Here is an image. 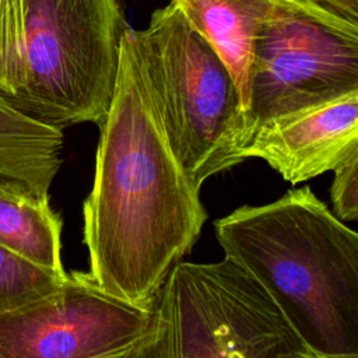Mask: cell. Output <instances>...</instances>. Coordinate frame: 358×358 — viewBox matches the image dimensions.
<instances>
[{"mask_svg": "<svg viewBox=\"0 0 358 358\" xmlns=\"http://www.w3.org/2000/svg\"><path fill=\"white\" fill-rule=\"evenodd\" d=\"M99 127L94 185L83 206L88 273L110 295L154 301L197 241L207 214L200 189L165 138L130 27Z\"/></svg>", "mask_w": 358, "mask_h": 358, "instance_id": "obj_1", "label": "cell"}, {"mask_svg": "<svg viewBox=\"0 0 358 358\" xmlns=\"http://www.w3.org/2000/svg\"><path fill=\"white\" fill-rule=\"evenodd\" d=\"M62 220L49 199L36 200L0 192V245L49 270L62 264Z\"/></svg>", "mask_w": 358, "mask_h": 358, "instance_id": "obj_11", "label": "cell"}, {"mask_svg": "<svg viewBox=\"0 0 358 358\" xmlns=\"http://www.w3.org/2000/svg\"><path fill=\"white\" fill-rule=\"evenodd\" d=\"M358 92V25L310 0H275L256 43L248 119L263 123Z\"/></svg>", "mask_w": 358, "mask_h": 358, "instance_id": "obj_6", "label": "cell"}, {"mask_svg": "<svg viewBox=\"0 0 358 358\" xmlns=\"http://www.w3.org/2000/svg\"><path fill=\"white\" fill-rule=\"evenodd\" d=\"M67 273L38 266L0 245V312L56 289Z\"/></svg>", "mask_w": 358, "mask_h": 358, "instance_id": "obj_12", "label": "cell"}, {"mask_svg": "<svg viewBox=\"0 0 358 358\" xmlns=\"http://www.w3.org/2000/svg\"><path fill=\"white\" fill-rule=\"evenodd\" d=\"M63 130L36 120L0 95V192L49 199L62 164Z\"/></svg>", "mask_w": 358, "mask_h": 358, "instance_id": "obj_9", "label": "cell"}, {"mask_svg": "<svg viewBox=\"0 0 358 358\" xmlns=\"http://www.w3.org/2000/svg\"><path fill=\"white\" fill-rule=\"evenodd\" d=\"M24 52L22 0H0V95L11 98L18 88Z\"/></svg>", "mask_w": 358, "mask_h": 358, "instance_id": "obj_13", "label": "cell"}, {"mask_svg": "<svg viewBox=\"0 0 358 358\" xmlns=\"http://www.w3.org/2000/svg\"><path fill=\"white\" fill-rule=\"evenodd\" d=\"M21 80L7 101L22 113L63 130L101 124L129 27L117 0H22Z\"/></svg>", "mask_w": 358, "mask_h": 358, "instance_id": "obj_5", "label": "cell"}, {"mask_svg": "<svg viewBox=\"0 0 358 358\" xmlns=\"http://www.w3.org/2000/svg\"><path fill=\"white\" fill-rule=\"evenodd\" d=\"M225 257L315 354L358 355V235L305 186L214 222Z\"/></svg>", "mask_w": 358, "mask_h": 358, "instance_id": "obj_2", "label": "cell"}, {"mask_svg": "<svg viewBox=\"0 0 358 358\" xmlns=\"http://www.w3.org/2000/svg\"><path fill=\"white\" fill-rule=\"evenodd\" d=\"M327 13L358 25V0H310Z\"/></svg>", "mask_w": 358, "mask_h": 358, "instance_id": "obj_15", "label": "cell"}, {"mask_svg": "<svg viewBox=\"0 0 358 358\" xmlns=\"http://www.w3.org/2000/svg\"><path fill=\"white\" fill-rule=\"evenodd\" d=\"M275 0H172L231 71L248 115L255 43ZM249 120V119H248Z\"/></svg>", "mask_w": 358, "mask_h": 358, "instance_id": "obj_10", "label": "cell"}, {"mask_svg": "<svg viewBox=\"0 0 358 358\" xmlns=\"http://www.w3.org/2000/svg\"><path fill=\"white\" fill-rule=\"evenodd\" d=\"M165 138L196 187L243 159L252 131L234 77L217 52L168 4L134 29Z\"/></svg>", "mask_w": 358, "mask_h": 358, "instance_id": "obj_3", "label": "cell"}, {"mask_svg": "<svg viewBox=\"0 0 358 358\" xmlns=\"http://www.w3.org/2000/svg\"><path fill=\"white\" fill-rule=\"evenodd\" d=\"M313 354L267 292L235 262H179L155 320L126 358H306Z\"/></svg>", "mask_w": 358, "mask_h": 358, "instance_id": "obj_4", "label": "cell"}, {"mask_svg": "<svg viewBox=\"0 0 358 358\" xmlns=\"http://www.w3.org/2000/svg\"><path fill=\"white\" fill-rule=\"evenodd\" d=\"M155 302H130L90 273H67L49 294L0 312V358H126L151 331Z\"/></svg>", "mask_w": 358, "mask_h": 358, "instance_id": "obj_7", "label": "cell"}, {"mask_svg": "<svg viewBox=\"0 0 358 358\" xmlns=\"http://www.w3.org/2000/svg\"><path fill=\"white\" fill-rule=\"evenodd\" d=\"M333 171L330 196L336 217L341 221H355L358 217V152L350 155Z\"/></svg>", "mask_w": 358, "mask_h": 358, "instance_id": "obj_14", "label": "cell"}, {"mask_svg": "<svg viewBox=\"0 0 358 358\" xmlns=\"http://www.w3.org/2000/svg\"><path fill=\"white\" fill-rule=\"evenodd\" d=\"M358 152V92L288 113L253 133L245 157L264 159L291 185L333 171Z\"/></svg>", "mask_w": 358, "mask_h": 358, "instance_id": "obj_8", "label": "cell"}, {"mask_svg": "<svg viewBox=\"0 0 358 358\" xmlns=\"http://www.w3.org/2000/svg\"><path fill=\"white\" fill-rule=\"evenodd\" d=\"M306 358H358V355H345V354H310Z\"/></svg>", "mask_w": 358, "mask_h": 358, "instance_id": "obj_16", "label": "cell"}]
</instances>
